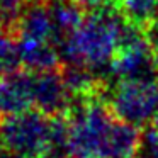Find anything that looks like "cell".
<instances>
[{
    "mask_svg": "<svg viewBox=\"0 0 158 158\" xmlns=\"http://www.w3.org/2000/svg\"><path fill=\"white\" fill-rule=\"evenodd\" d=\"M15 44H17L19 63L24 70H29V72L61 70L60 66L63 61L55 43L15 36Z\"/></svg>",
    "mask_w": 158,
    "mask_h": 158,
    "instance_id": "ba28073f",
    "label": "cell"
},
{
    "mask_svg": "<svg viewBox=\"0 0 158 158\" xmlns=\"http://www.w3.org/2000/svg\"><path fill=\"white\" fill-rule=\"evenodd\" d=\"M21 70L17 56V44H15L14 31L7 26L0 24V73H10Z\"/></svg>",
    "mask_w": 158,
    "mask_h": 158,
    "instance_id": "4fadbf2b",
    "label": "cell"
},
{
    "mask_svg": "<svg viewBox=\"0 0 158 158\" xmlns=\"http://www.w3.org/2000/svg\"><path fill=\"white\" fill-rule=\"evenodd\" d=\"M151 127H153L155 131H158V112H156V116L153 117V121H151Z\"/></svg>",
    "mask_w": 158,
    "mask_h": 158,
    "instance_id": "ac0fdd59",
    "label": "cell"
},
{
    "mask_svg": "<svg viewBox=\"0 0 158 158\" xmlns=\"http://www.w3.org/2000/svg\"><path fill=\"white\" fill-rule=\"evenodd\" d=\"M136 158H158V131H155L153 127L143 131Z\"/></svg>",
    "mask_w": 158,
    "mask_h": 158,
    "instance_id": "5bb4252c",
    "label": "cell"
},
{
    "mask_svg": "<svg viewBox=\"0 0 158 158\" xmlns=\"http://www.w3.org/2000/svg\"><path fill=\"white\" fill-rule=\"evenodd\" d=\"M12 31L17 38H31L55 43V26H53L46 0L44 2L36 0L26 5L19 17L15 19Z\"/></svg>",
    "mask_w": 158,
    "mask_h": 158,
    "instance_id": "9c48e42d",
    "label": "cell"
},
{
    "mask_svg": "<svg viewBox=\"0 0 158 158\" xmlns=\"http://www.w3.org/2000/svg\"><path fill=\"white\" fill-rule=\"evenodd\" d=\"M70 158H100L107 133L114 123L104 95L75 100L66 112Z\"/></svg>",
    "mask_w": 158,
    "mask_h": 158,
    "instance_id": "7a4b0ae2",
    "label": "cell"
},
{
    "mask_svg": "<svg viewBox=\"0 0 158 158\" xmlns=\"http://www.w3.org/2000/svg\"><path fill=\"white\" fill-rule=\"evenodd\" d=\"M114 117L144 127L158 112V80L116 82L104 95Z\"/></svg>",
    "mask_w": 158,
    "mask_h": 158,
    "instance_id": "5b68a950",
    "label": "cell"
},
{
    "mask_svg": "<svg viewBox=\"0 0 158 158\" xmlns=\"http://www.w3.org/2000/svg\"><path fill=\"white\" fill-rule=\"evenodd\" d=\"M34 109L29 70H15L0 77V117Z\"/></svg>",
    "mask_w": 158,
    "mask_h": 158,
    "instance_id": "52a82bcc",
    "label": "cell"
},
{
    "mask_svg": "<svg viewBox=\"0 0 158 158\" xmlns=\"http://www.w3.org/2000/svg\"><path fill=\"white\" fill-rule=\"evenodd\" d=\"M139 127L119 121L116 117L107 133L100 158H136L141 144Z\"/></svg>",
    "mask_w": 158,
    "mask_h": 158,
    "instance_id": "8fae6325",
    "label": "cell"
},
{
    "mask_svg": "<svg viewBox=\"0 0 158 158\" xmlns=\"http://www.w3.org/2000/svg\"><path fill=\"white\" fill-rule=\"evenodd\" d=\"M146 36H148V39H150L151 46L155 48V51L158 53V17H156V21H155L153 24L148 27Z\"/></svg>",
    "mask_w": 158,
    "mask_h": 158,
    "instance_id": "9a60e30c",
    "label": "cell"
},
{
    "mask_svg": "<svg viewBox=\"0 0 158 158\" xmlns=\"http://www.w3.org/2000/svg\"><path fill=\"white\" fill-rule=\"evenodd\" d=\"M32 80V106L36 110L49 117L65 116L73 106L61 70L55 72H31Z\"/></svg>",
    "mask_w": 158,
    "mask_h": 158,
    "instance_id": "8992f818",
    "label": "cell"
},
{
    "mask_svg": "<svg viewBox=\"0 0 158 158\" xmlns=\"http://www.w3.org/2000/svg\"><path fill=\"white\" fill-rule=\"evenodd\" d=\"M0 158H24V156H19V155H15V153H12V151H9V150L0 146Z\"/></svg>",
    "mask_w": 158,
    "mask_h": 158,
    "instance_id": "e0dca14e",
    "label": "cell"
},
{
    "mask_svg": "<svg viewBox=\"0 0 158 158\" xmlns=\"http://www.w3.org/2000/svg\"><path fill=\"white\" fill-rule=\"evenodd\" d=\"M46 5L55 26V43L58 48L85 21V5L80 0H46Z\"/></svg>",
    "mask_w": 158,
    "mask_h": 158,
    "instance_id": "30bf717a",
    "label": "cell"
},
{
    "mask_svg": "<svg viewBox=\"0 0 158 158\" xmlns=\"http://www.w3.org/2000/svg\"><path fill=\"white\" fill-rule=\"evenodd\" d=\"M85 7L92 9H99V7H106V5H116L119 0H80Z\"/></svg>",
    "mask_w": 158,
    "mask_h": 158,
    "instance_id": "2e32d148",
    "label": "cell"
},
{
    "mask_svg": "<svg viewBox=\"0 0 158 158\" xmlns=\"http://www.w3.org/2000/svg\"><path fill=\"white\" fill-rule=\"evenodd\" d=\"M109 73L116 82L158 80V53L151 46L146 31L126 21Z\"/></svg>",
    "mask_w": 158,
    "mask_h": 158,
    "instance_id": "277c9868",
    "label": "cell"
},
{
    "mask_svg": "<svg viewBox=\"0 0 158 158\" xmlns=\"http://www.w3.org/2000/svg\"><path fill=\"white\" fill-rule=\"evenodd\" d=\"M53 117L36 109L0 117V146L24 158H43L48 151Z\"/></svg>",
    "mask_w": 158,
    "mask_h": 158,
    "instance_id": "3957f363",
    "label": "cell"
},
{
    "mask_svg": "<svg viewBox=\"0 0 158 158\" xmlns=\"http://www.w3.org/2000/svg\"><path fill=\"white\" fill-rule=\"evenodd\" d=\"M124 26L126 19L117 4L92 9L87 12L82 26L68 39L58 44L63 65H82L104 75L106 66H110L119 48Z\"/></svg>",
    "mask_w": 158,
    "mask_h": 158,
    "instance_id": "6da1fadb",
    "label": "cell"
},
{
    "mask_svg": "<svg viewBox=\"0 0 158 158\" xmlns=\"http://www.w3.org/2000/svg\"><path fill=\"white\" fill-rule=\"evenodd\" d=\"M117 7L129 24L143 31H148L158 17V0H119Z\"/></svg>",
    "mask_w": 158,
    "mask_h": 158,
    "instance_id": "7c38bea8",
    "label": "cell"
}]
</instances>
